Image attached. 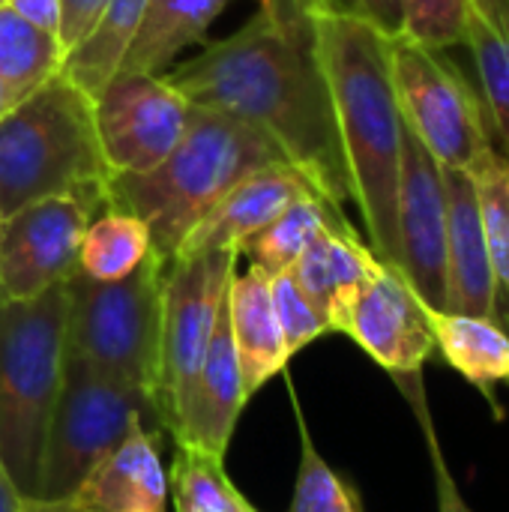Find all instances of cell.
<instances>
[{
    "label": "cell",
    "mask_w": 509,
    "mask_h": 512,
    "mask_svg": "<svg viewBox=\"0 0 509 512\" xmlns=\"http://www.w3.org/2000/svg\"><path fill=\"white\" fill-rule=\"evenodd\" d=\"M168 81L189 105L258 129L327 204L345 210L351 180L309 0H258L243 27L168 72Z\"/></svg>",
    "instance_id": "1"
},
{
    "label": "cell",
    "mask_w": 509,
    "mask_h": 512,
    "mask_svg": "<svg viewBox=\"0 0 509 512\" xmlns=\"http://www.w3.org/2000/svg\"><path fill=\"white\" fill-rule=\"evenodd\" d=\"M315 21L348 165L351 201L363 216L369 249L381 264L396 270V201L405 120L390 72V36L351 15L315 9Z\"/></svg>",
    "instance_id": "2"
},
{
    "label": "cell",
    "mask_w": 509,
    "mask_h": 512,
    "mask_svg": "<svg viewBox=\"0 0 509 512\" xmlns=\"http://www.w3.org/2000/svg\"><path fill=\"white\" fill-rule=\"evenodd\" d=\"M285 162L252 126L222 111L192 105L189 129L165 162L144 174H111L108 204L138 216L159 261H174L189 231L246 174Z\"/></svg>",
    "instance_id": "3"
},
{
    "label": "cell",
    "mask_w": 509,
    "mask_h": 512,
    "mask_svg": "<svg viewBox=\"0 0 509 512\" xmlns=\"http://www.w3.org/2000/svg\"><path fill=\"white\" fill-rule=\"evenodd\" d=\"M108 180L93 99L66 75H51L0 117V216L42 198L75 195L96 219L111 210Z\"/></svg>",
    "instance_id": "4"
},
{
    "label": "cell",
    "mask_w": 509,
    "mask_h": 512,
    "mask_svg": "<svg viewBox=\"0 0 509 512\" xmlns=\"http://www.w3.org/2000/svg\"><path fill=\"white\" fill-rule=\"evenodd\" d=\"M66 282L33 300L0 303V462L36 498L51 408L63 381Z\"/></svg>",
    "instance_id": "5"
},
{
    "label": "cell",
    "mask_w": 509,
    "mask_h": 512,
    "mask_svg": "<svg viewBox=\"0 0 509 512\" xmlns=\"http://www.w3.org/2000/svg\"><path fill=\"white\" fill-rule=\"evenodd\" d=\"M162 276L165 261L156 255L117 282H96L75 270L66 279L63 363L141 387L156 399Z\"/></svg>",
    "instance_id": "6"
},
{
    "label": "cell",
    "mask_w": 509,
    "mask_h": 512,
    "mask_svg": "<svg viewBox=\"0 0 509 512\" xmlns=\"http://www.w3.org/2000/svg\"><path fill=\"white\" fill-rule=\"evenodd\" d=\"M141 429L165 435L159 405L147 390L63 363L36 498L66 501L114 447Z\"/></svg>",
    "instance_id": "7"
},
{
    "label": "cell",
    "mask_w": 509,
    "mask_h": 512,
    "mask_svg": "<svg viewBox=\"0 0 509 512\" xmlns=\"http://www.w3.org/2000/svg\"><path fill=\"white\" fill-rule=\"evenodd\" d=\"M237 249H207L177 255L162 276V339H159V384L156 405L165 435L174 438L198 381L219 306L237 273Z\"/></svg>",
    "instance_id": "8"
},
{
    "label": "cell",
    "mask_w": 509,
    "mask_h": 512,
    "mask_svg": "<svg viewBox=\"0 0 509 512\" xmlns=\"http://www.w3.org/2000/svg\"><path fill=\"white\" fill-rule=\"evenodd\" d=\"M390 72L405 126L441 168L465 171L492 147L486 105L447 51L393 36Z\"/></svg>",
    "instance_id": "9"
},
{
    "label": "cell",
    "mask_w": 509,
    "mask_h": 512,
    "mask_svg": "<svg viewBox=\"0 0 509 512\" xmlns=\"http://www.w3.org/2000/svg\"><path fill=\"white\" fill-rule=\"evenodd\" d=\"M192 105L153 72H117L93 99V123L111 174H144L165 162L189 129Z\"/></svg>",
    "instance_id": "10"
},
{
    "label": "cell",
    "mask_w": 509,
    "mask_h": 512,
    "mask_svg": "<svg viewBox=\"0 0 509 512\" xmlns=\"http://www.w3.org/2000/svg\"><path fill=\"white\" fill-rule=\"evenodd\" d=\"M93 210L75 195L33 201L0 219V303L33 300L78 270Z\"/></svg>",
    "instance_id": "11"
},
{
    "label": "cell",
    "mask_w": 509,
    "mask_h": 512,
    "mask_svg": "<svg viewBox=\"0 0 509 512\" xmlns=\"http://www.w3.org/2000/svg\"><path fill=\"white\" fill-rule=\"evenodd\" d=\"M396 270L432 309L447 306V189L441 165L405 126L399 201H396Z\"/></svg>",
    "instance_id": "12"
},
{
    "label": "cell",
    "mask_w": 509,
    "mask_h": 512,
    "mask_svg": "<svg viewBox=\"0 0 509 512\" xmlns=\"http://www.w3.org/2000/svg\"><path fill=\"white\" fill-rule=\"evenodd\" d=\"M342 333L390 375H414L438 351L432 309L417 297L405 276L387 264L360 288Z\"/></svg>",
    "instance_id": "13"
},
{
    "label": "cell",
    "mask_w": 509,
    "mask_h": 512,
    "mask_svg": "<svg viewBox=\"0 0 509 512\" xmlns=\"http://www.w3.org/2000/svg\"><path fill=\"white\" fill-rule=\"evenodd\" d=\"M246 402H249V393L243 387V375H240V363H237V351L231 339L228 297H225L216 315V327H213L198 381L189 393L186 411L171 441L177 447H189L204 456L225 459V450L231 444L234 426Z\"/></svg>",
    "instance_id": "14"
},
{
    "label": "cell",
    "mask_w": 509,
    "mask_h": 512,
    "mask_svg": "<svg viewBox=\"0 0 509 512\" xmlns=\"http://www.w3.org/2000/svg\"><path fill=\"white\" fill-rule=\"evenodd\" d=\"M159 441V432L141 429L129 435L66 501H45L48 512H165L168 471L162 465Z\"/></svg>",
    "instance_id": "15"
},
{
    "label": "cell",
    "mask_w": 509,
    "mask_h": 512,
    "mask_svg": "<svg viewBox=\"0 0 509 512\" xmlns=\"http://www.w3.org/2000/svg\"><path fill=\"white\" fill-rule=\"evenodd\" d=\"M447 189V306L444 312L498 321V282L468 171L441 168ZM501 324V321H498Z\"/></svg>",
    "instance_id": "16"
},
{
    "label": "cell",
    "mask_w": 509,
    "mask_h": 512,
    "mask_svg": "<svg viewBox=\"0 0 509 512\" xmlns=\"http://www.w3.org/2000/svg\"><path fill=\"white\" fill-rule=\"evenodd\" d=\"M306 192H315V189L288 162L258 168L219 198V204L189 231L177 255H192V252H207V249L240 252L243 240L261 231L270 219H276L291 201H297Z\"/></svg>",
    "instance_id": "17"
},
{
    "label": "cell",
    "mask_w": 509,
    "mask_h": 512,
    "mask_svg": "<svg viewBox=\"0 0 509 512\" xmlns=\"http://www.w3.org/2000/svg\"><path fill=\"white\" fill-rule=\"evenodd\" d=\"M381 267L375 252L345 222L327 225L288 270L309 303L327 318L330 333H342V324L357 300L360 288Z\"/></svg>",
    "instance_id": "18"
},
{
    "label": "cell",
    "mask_w": 509,
    "mask_h": 512,
    "mask_svg": "<svg viewBox=\"0 0 509 512\" xmlns=\"http://www.w3.org/2000/svg\"><path fill=\"white\" fill-rule=\"evenodd\" d=\"M228 321L243 387L249 396H255L270 378L282 375L291 360L273 309L267 273H261L258 267L234 273L228 285Z\"/></svg>",
    "instance_id": "19"
},
{
    "label": "cell",
    "mask_w": 509,
    "mask_h": 512,
    "mask_svg": "<svg viewBox=\"0 0 509 512\" xmlns=\"http://www.w3.org/2000/svg\"><path fill=\"white\" fill-rule=\"evenodd\" d=\"M228 0H147L138 33L117 72L165 75L174 57L201 42Z\"/></svg>",
    "instance_id": "20"
},
{
    "label": "cell",
    "mask_w": 509,
    "mask_h": 512,
    "mask_svg": "<svg viewBox=\"0 0 509 512\" xmlns=\"http://www.w3.org/2000/svg\"><path fill=\"white\" fill-rule=\"evenodd\" d=\"M435 348L474 387L509 384V330L492 318L432 312Z\"/></svg>",
    "instance_id": "21"
},
{
    "label": "cell",
    "mask_w": 509,
    "mask_h": 512,
    "mask_svg": "<svg viewBox=\"0 0 509 512\" xmlns=\"http://www.w3.org/2000/svg\"><path fill=\"white\" fill-rule=\"evenodd\" d=\"M147 0H108L90 33L63 57L60 75H66L90 99L117 75L138 24L144 18Z\"/></svg>",
    "instance_id": "22"
},
{
    "label": "cell",
    "mask_w": 509,
    "mask_h": 512,
    "mask_svg": "<svg viewBox=\"0 0 509 512\" xmlns=\"http://www.w3.org/2000/svg\"><path fill=\"white\" fill-rule=\"evenodd\" d=\"M465 45L477 63L489 126L509 159V0H471Z\"/></svg>",
    "instance_id": "23"
},
{
    "label": "cell",
    "mask_w": 509,
    "mask_h": 512,
    "mask_svg": "<svg viewBox=\"0 0 509 512\" xmlns=\"http://www.w3.org/2000/svg\"><path fill=\"white\" fill-rule=\"evenodd\" d=\"M333 222H345V210L327 204L321 195L306 192L291 201L276 219H270L261 231L240 243V255L249 258V267H258L270 279L288 273L306 246Z\"/></svg>",
    "instance_id": "24"
},
{
    "label": "cell",
    "mask_w": 509,
    "mask_h": 512,
    "mask_svg": "<svg viewBox=\"0 0 509 512\" xmlns=\"http://www.w3.org/2000/svg\"><path fill=\"white\" fill-rule=\"evenodd\" d=\"M498 282V321L509 330V159L489 147L468 168Z\"/></svg>",
    "instance_id": "25"
},
{
    "label": "cell",
    "mask_w": 509,
    "mask_h": 512,
    "mask_svg": "<svg viewBox=\"0 0 509 512\" xmlns=\"http://www.w3.org/2000/svg\"><path fill=\"white\" fill-rule=\"evenodd\" d=\"M147 255H153L147 225L123 210H105L87 222L78 249V270L96 282H117L135 273Z\"/></svg>",
    "instance_id": "26"
},
{
    "label": "cell",
    "mask_w": 509,
    "mask_h": 512,
    "mask_svg": "<svg viewBox=\"0 0 509 512\" xmlns=\"http://www.w3.org/2000/svg\"><path fill=\"white\" fill-rule=\"evenodd\" d=\"M63 45L57 36L27 24L12 9H0V81L15 102L42 87L63 66Z\"/></svg>",
    "instance_id": "27"
},
{
    "label": "cell",
    "mask_w": 509,
    "mask_h": 512,
    "mask_svg": "<svg viewBox=\"0 0 509 512\" xmlns=\"http://www.w3.org/2000/svg\"><path fill=\"white\" fill-rule=\"evenodd\" d=\"M177 512H249L252 507L234 489L225 474V459L204 456L189 447H177V459L168 477Z\"/></svg>",
    "instance_id": "28"
},
{
    "label": "cell",
    "mask_w": 509,
    "mask_h": 512,
    "mask_svg": "<svg viewBox=\"0 0 509 512\" xmlns=\"http://www.w3.org/2000/svg\"><path fill=\"white\" fill-rule=\"evenodd\" d=\"M294 411H297V429H300V471H297L294 498H291L288 512H363L354 489L315 450L297 402H294Z\"/></svg>",
    "instance_id": "29"
},
{
    "label": "cell",
    "mask_w": 509,
    "mask_h": 512,
    "mask_svg": "<svg viewBox=\"0 0 509 512\" xmlns=\"http://www.w3.org/2000/svg\"><path fill=\"white\" fill-rule=\"evenodd\" d=\"M471 0H402V33L405 39L447 51L465 45Z\"/></svg>",
    "instance_id": "30"
},
{
    "label": "cell",
    "mask_w": 509,
    "mask_h": 512,
    "mask_svg": "<svg viewBox=\"0 0 509 512\" xmlns=\"http://www.w3.org/2000/svg\"><path fill=\"white\" fill-rule=\"evenodd\" d=\"M270 294H273V309H276V318H279V327L285 336V348L291 357L300 354L315 339H321L324 333H330L327 318L309 303V297L297 288L291 273L273 276Z\"/></svg>",
    "instance_id": "31"
},
{
    "label": "cell",
    "mask_w": 509,
    "mask_h": 512,
    "mask_svg": "<svg viewBox=\"0 0 509 512\" xmlns=\"http://www.w3.org/2000/svg\"><path fill=\"white\" fill-rule=\"evenodd\" d=\"M396 384L405 390L417 420H420V429H423V438H426V450H429V462H432V474H435V498H438V512H474L468 507V501L462 498L453 474H450V465H447V456L438 444V435H435V426H432V414H429V402H426V390H423V378L420 372L414 375H393Z\"/></svg>",
    "instance_id": "32"
},
{
    "label": "cell",
    "mask_w": 509,
    "mask_h": 512,
    "mask_svg": "<svg viewBox=\"0 0 509 512\" xmlns=\"http://www.w3.org/2000/svg\"><path fill=\"white\" fill-rule=\"evenodd\" d=\"M318 12H336V15H351L363 18L384 36H399L402 33V0H309Z\"/></svg>",
    "instance_id": "33"
},
{
    "label": "cell",
    "mask_w": 509,
    "mask_h": 512,
    "mask_svg": "<svg viewBox=\"0 0 509 512\" xmlns=\"http://www.w3.org/2000/svg\"><path fill=\"white\" fill-rule=\"evenodd\" d=\"M63 3V21H60V45L69 54L96 24L108 0H60Z\"/></svg>",
    "instance_id": "34"
},
{
    "label": "cell",
    "mask_w": 509,
    "mask_h": 512,
    "mask_svg": "<svg viewBox=\"0 0 509 512\" xmlns=\"http://www.w3.org/2000/svg\"><path fill=\"white\" fill-rule=\"evenodd\" d=\"M6 9H12L27 24L60 39V21H63V3L60 0H6Z\"/></svg>",
    "instance_id": "35"
},
{
    "label": "cell",
    "mask_w": 509,
    "mask_h": 512,
    "mask_svg": "<svg viewBox=\"0 0 509 512\" xmlns=\"http://www.w3.org/2000/svg\"><path fill=\"white\" fill-rule=\"evenodd\" d=\"M0 512H48V507L42 501L27 498V495L18 492V486L6 474L3 462H0Z\"/></svg>",
    "instance_id": "36"
},
{
    "label": "cell",
    "mask_w": 509,
    "mask_h": 512,
    "mask_svg": "<svg viewBox=\"0 0 509 512\" xmlns=\"http://www.w3.org/2000/svg\"><path fill=\"white\" fill-rule=\"evenodd\" d=\"M12 105H15V96H12V93H9V87L0 81V117H3Z\"/></svg>",
    "instance_id": "37"
},
{
    "label": "cell",
    "mask_w": 509,
    "mask_h": 512,
    "mask_svg": "<svg viewBox=\"0 0 509 512\" xmlns=\"http://www.w3.org/2000/svg\"><path fill=\"white\" fill-rule=\"evenodd\" d=\"M3 6H6V0H0V9H3Z\"/></svg>",
    "instance_id": "38"
},
{
    "label": "cell",
    "mask_w": 509,
    "mask_h": 512,
    "mask_svg": "<svg viewBox=\"0 0 509 512\" xmlns=\"http://www.w3.org/2000/svg\"><path fill=\"white\" fill-rule=\"evenodd\" d=\"M249 512H255V510H249Z\"/></svg>",
    "instance_id": "39"
},
{
    "label": "cell",
    "mask_w": 509,
    "mask_h": 512,
    "mask_svg": "<svg viewBox=\"0 0 509 512\" xmlns=\"http://www.w3.org/2000/svg\"><path fill=\"white\" fill-rule=\"evenodd\" d=\"M0 219H3V216H0Z\"/></svg>",
    "instance_id": "40"
}]
</instances>
